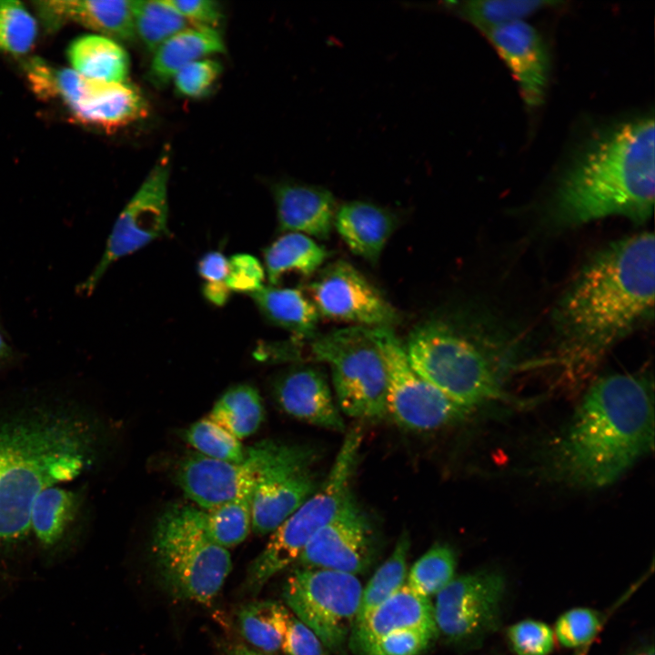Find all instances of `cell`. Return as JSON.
I'll return each mask as SVG.
<instances>
[{"label": "cell", "mask_w": 655, "mask_h": 655, "mask_svg": "<svg viewBox=\"0 0 655 655\" xmlns=\"http://www.w3.org/2000/svg\"><path fill=\"white\" fill-rule=\"evenodd\" d=\"M655 239L642 232L612 241L583 264L553 312L555 363L572 387L608 352L653 319Z\"/></svg>", "instance_id": "1"}, {"label": "cell", "mask_w": 655, "mask_h": 655, "mask_svg": "<svg viewBox=\"0 0 655 655\" xmlns=\"http://www.w3.org/2000/svg\"><path fill=\"white\" fill-rule=\"evenodd\" d=\"M654 444L653 383L645 374H613L590 385L568 427L551 444L546 469L578 488L608 486Z\"/></svg>", "instance_id": "2"}, {"label": "cell", "mask_w": 655, "mask_h": 655, "mask_svg": "<svg viewBox=\"0 0 655 655\" xmlns=\"http://www.w3.org/2000/svg\"><path fill=\"white\" fill-rule=\"evenodd\" d=\"M98 437L94 421L68 407L33 406L0 418V542L28 535L32 505L44 489L93 466Z\"/></svg>", "instance_id": "3"}, {"label": "cell", "mask_w": 655, "mask_h": 655, "mask_svg": "<svg viewBox=\"0 0 655 655\" xmlns=\"http://www.w3.org/2000/svg\"><path fill=\"white\" fill-rule=\"evenodd\" d=\"M654 133L653 115L645 114L590 137L550 197L551 224L569 228L610 216L646 222L654 206Z\"/></svg>", "instance_id": "4"}, {"label": "cell", "mask_w": 655, "mask_h": 655, "mask_svg": "<svg viewBox=\"0 0 655 655\" xmlns=\"http://www.w3.org/2000/svg\"><path fill=\"white\" fill-rule=\"evenodd\" d=\"M404 347L414 370L455 403L472 410L507 398L500 378L512 347L489 326L431 319Z\"/></svg>", "instance_id": "5"}, {"label": "cell", "mask_w": 655, "mask_h": 655, "mask_svg": "<svg viewBox=\"0 0 655 655\" xmlns=\"http://www.w3.org/2000/svg\"><path fill=\"white\" fill-rule=\"evenodd\" d=\"M203 510L176 503L157 518L151 549L162 581L175 597L209 603L220 591L231 568L227 549L207 534Z\"/></svg>", "instance_id": "6"}, {"label": "cell", "mask_w": 655, "mask_h": 655, "mask_svg": "<svg viewBox=\"0 0 655 655\" xmlns=\"http://www.w3.org/2000/svg\"><path fill=\"white\" fill-rule=\"evenodd\" d=\"M362 443L358 427L342 442L326 479L272 533L247 572V586L258 590L269 579L299 559L313 536L328 524L351 492V481Z\"/></svg>", "instance_id": "7"}, {"label": "cell", "mask_w": 655, "mask_h": 655, "mask_svg": "<svg viewBox=\"0 0 655 655\" xmlns=\"http://www.w3.org/2000/svg\"><path fill=\"white\" fill-rule=\"evenodd\" d=\"M315 360L330 367L339 409L375 420L388 414V373L376 328L351 326L320 335L310 345Z\"/></svg>", "instance_id": "8"}, {"label": "cell", "mask_w": 655, "mask_h": 655, "mask_svg": "<svg viewBox=\"0 0 655 655\" xmlns=\"http://www.w3.org/2000/svg\"><path fill=\"white\" fill-rule=\"evenodd\" d=\"M29 84L44 99L59 98L82 124L114 131L144 118L147 103L140 90L127 82L88 79L73 69H57L40 59L26 68Z\"/></svg>", "instance_id": "9"}, {"label": "cell", "mask_w": 655, "mask_h": 655, "mask_svg": "<svg viewBox=\"0 0 655 655\" xmlns=\"http://www.w3.org/2000/svg\"><path fill=\"white\" fill-rule=\"evenodd\" d=\"M305 446L261 441L247 448L240 463L194 453L181 461L176 481L189 499L207 510L253 494L261 480L297 456Z\"/></svg>", "instance_id": "10"}, {"label": "cell", "mask_w": 655, "mask_h": 655, "mask_svg": "<svg viewBox=\"0 0 655 655\" xmlns=\"http://www.w3.org/2000/svg\"><path fill=\"white\" fill-rule=\"evenodd\" d=\"M361 593L355 575L315 568L296 569L283 590L294 615L331 651L339 650L352 633Z\"/></svg>", "instance_id": "11"}, {"label": "cell", "mask_w": 655, "mask_h": 655, "mask_svg": "<svg viewBox=\"0 0 655 655\" xmlns=\"http://www.w3.org/2000/svg\"><path fill=\"white\" fill-rule=\"evenodd\" d=\"M170 170V151L166 147L118 216L101 258L77 287L79 294L91 295L115 262L169 233L167 186Z\"/></svg>", "instance_id": "12"}, {"label": "cell", "mask_w": 655, "mask_h": 655, "mask_svg": "<svg viewBox=\"0 0 655 655\" xmlns=\"http://www.w3.org/2000/svg\"><path fill=\"white\" fill-rule=\"evenodd\" d=\"M506 593V577L495 569L454 578L436 595L438 633L454 643L480 645L501 626Z\"/></svg>", "instance_id": "13"}, {"label": "cell", "mask_w": 655, "mask_h": 655, "mask_svg": "<svg viewBox=\"0 0 655 655\" xmlns=\"http://www.w3.org/2000/svg\"><path fill=\"white\" fill-rule=\"evenodd\" d=\"M376 330L388 373V414L399 426L432 430L458 422L472 411L452 401L414 370L392 328Z\"/></svg>", "instance_id": "14"}, {"label": "cell", "mask_w": 655, "mask_h": 655, "mask_svg": "<svg viewBox=\"0 0 655 655\" xmlns=\"http://www.w3.org/2000/svg\"><path fill=\"white\" fill-rule=\"evenodd\" d=\"M319 315L366 328H392L399 315L382 293L353 265L337 260L320 270L308 285Z\"/></svg>", "instance_id": "15"}, {"label": "cell", "mask_w": 655, "mask_h": 655, "mask_svg": "<svg viewBox=\"0 0 655 655\" xmlns=\"http://www.w3.org/2000/svg\"><path fill=\"white\" fill-rule=\"evenodd\" d=\"M371 555L370 522L351 493L331 520L309 540L298 559L305 568L356 576L368 568Z\"/></svg>", "instance_id": "16"}, {"label": "cell", "mask_w": 655, "mask_h": 655, "mask_svg": "<svg viewBox=\"0 0 655 655\" xmlns=\"http://www.w3.org/2000/svg\"><path fill=\"white\" fill-rule=\"evenodd\" d=\"M317 451L309 446L261 480L251 501V529L259 535L272 533L319 487L313 470Z\"/></svg>", "instance_id": "17"}, {"label": "cell", "mask_w": 655, "mask_h": 655, "mask_svg": "<svg viewBox=\"0 0 655 655\" xmlns=\"http://www.w3.org/2000/svg\"><path fill=\"white\" fill-rule=\"evenodd\" d=\"M483 34L510 69L524 102L530 107L539 106L546 95L550 63L537 29L521 20L492 27Z\"/></svg>", "instance_id": "18"}, {"label": "cell", "mask_w": 655, "mask_h": 655, "mask_svg": "<svg viewBox=\"0 0 655 655\" xmlns=\"http://www.w3.org/2000/svg\"><path fill=\"white\" fill-rule=\"evenodd\" d=\"M278 404L290 416L334 431L345 423L325 374L314 367H297L281 375L274 386Z\"/></svg>", "instance_id": "19"}, {"label": "cell", "mask_w": 655, "mask_h": 655, "mask_svg": "<svg viewBox=\"0 0 655 655\" xmlns=\"http://www.w3.org/2000/svg\"><path fill=\"white\" fill-rule=\"evenodd\" d=\"M278 230L317 239L329 237L337 212L330 190L320 186L280 181L272 186Z\"/></svg>", "instance_id": "20"}, {"label": "cell", "mask_w": 655, "mask_h": 655, "mask_svg": "<svg viewBox=\"0 0 655 655\" xmlns=\"http://www.w3.org/2000/svg\"><path fill=\"white\" fill-rule=\"evenodd\" d=\"M36 5L50 28L72 21L114 40L131 41L136 37L131 1L51 0Z\"/></svg>", "instance_id": "21"}, {"label": "cell", "mask_w": 655, "mask_h": 655, "mask_svg": "<svg viewBox=\"0 0 655 655\" xmlns=\"http://www.w3.org/2000/svg\"><path fill=\"white\" fill-rule=\"evenodd\" d=\"M334 226L351 252L377 263L394 232L397 218L383 207L353 200L338 207Z\"/></svg>", "instance_id": "22"}, {"label": "cell", "mask_w": 655, "mask_h": 655, "mask_svg": "<svg viewBox=\"0 0 655 655\" xmlns=\"http://www.w3.org/2000/svg\"><path fill=\"white\" fill-rule=\"evenodd\" d=\"M413 628L437 630L433 605L405 584L354 627L351 640L362 650L390 632Z\"/></svg>", "instance_id": "23"}, {"label": "cell", "mask_w": 655, "mask_h": 655, "mask_svg": "<svg viewBox=\"0 0 655 655\" xmlns=\"http://www.w3.org/2000/svg\"><path fill=\"white\" fill-rule=\"evenodd\" d=\"M225 51L224 40L217 30L190 26L172 35L153 52L147 80L156 87L164 86L186 66Z\"/></svg>", "instance_id": "24"}, {"label": "cell", "mask_w": 655, "mask_h": 655, "mask_svg": "<svg viewBox=\"0 0 655 655\" xmlns=\"http://www.w3.org/2000/svg\"><path fill=\"white\" fill-rule=\"evenodd\" d=\"M250 297L271 324L297 338L314 337L320 315L309 295L300 288L264 287Z\"/></svg>", "instance_id": "25"}, {"label": "cell", "mask_w": 655, "mask_h": 655, "mask_svg": "<svg viewBox=\"0 0 655 655\" xmlns=\"http://www.w3.org/2000/svg\"><path fill=\"white\" fill-rule=\"evenodd\" d=\"M82 505L79 492L59 485L44 489L35 499L29 528L45 549L58 546L76 521Z\"/></svg>", "instance_id": "26"}, {"label": "cell", "mask_w": 655, "mask_h": 655, "mask_svg": "<svg viewBox=\"0 0 655 655\" xmlns=\"http://www.w3.org/2000/svg\"><path fill=\"white\" fill-rule=\"evenodd\" d=\"M67 57L73 70L84 77L100 82H126L129 55L112 38L96 34L81 35L68 46Z\"/></svg>", "instance_id": "27"}, {"label": "cell", "mask_w": 655, "mask_h": 655, "mask_svg": "<svg viewBox=\"0 0 655 655\" xmlns=\"http://www.w3.org/2000/svg\"><path fill=\"white\" fill-rule=\"evenodd\" d=\"M327 257L324 246L300 233H286L264 249L266 273L272 286L278 285L288 274H315Z\"/></svg>", "instance_id": "28"}, {"label": "cell", "mask_w": 655, "mask_h": 655, "mask_svg": "<svg viewBox=\"0 0 655 655\" xmlns=\"http://www.w3.org/2000/svg\"><path fill=\"white\" fill-rule=\"evenodd\" d=\"M208 418L238 439L254 434L264 418L258 391L247 384L228 388L215 403Z\"/></svg>", "instance_id": "29"}, {"label": "cell", "mask_w": 655, "mask_h": 655, "mask_svg": "<svg viewBox=\"0 0 655 655\" xmlns=\"http://www.w3.org/2000/svg\"><path fill=\"white\" fill-rule=\"evenodd\" d=\"M409 548L410 539L408 532L405 531L396 542L390 556L362 589L359 610L354 627L362 622L372 610L406 584Z\"/></svg>", "instance_id": "30"}, {"label": "cell", "mask_w": 655, "mask_h": 655, "mask_svg": "<svg viewBox=\"0 0 655 655\" xmlns=\"http://www.w3.org/2000/svg\"><path fill=\"white\" fill-rule=\"evenodd\" d=\"M290 612L271 600L255 601L244 606L238 614L243 636L267 653L281 647L283 632Z\"/></svg>", "instance_id": "31"}, {"label": "cell", "mask_w": 655, "mask_h": 655, "mask_svg": "<svg viewBox=\"0 0 655 655\" xmlns=\"http://www.w3.org/2000/svg\"><path fill=\"white\" fill-rule=\"evenodd\" d=\"M450 7L482 33L504 24L521 21L530 15L552 6L556 1L478 0L449 2Z\"/></svg>", "instance_id": "32"}, {"label": "cell", "mask_w": 655, "mask_h": 655, "mask_svg": "<svg viewBox=\"0 0 655 655\" xmlns=\"http://www.w3.org/2000/svg\"><path fill=\"white\" fill-rule=\"evenodd\" d=\"M131 3L136 36L150 52L172 35L192 26L166 0Z\"/></svg>", "instance_id": "33"}, {"label": "cell", "mask_w": 655, "mask_h": 655, "mask_svg": "<svg viewBox=\"0 0 655 655\" xmlns=\"http://www.w3.org/2000/svg\"><path fill=\"white\" fill-rule=\"evenodd\" d=\"M252 495L202 509L204 529L214 542L227 549L246 539L251 529Z\"/></svg>", "instance_id": "34"}, {"label": "cell", "mask_w": 655, "mask_h": 655, "mask_svg": "<svg viewBox=\"0 0 655 655\" xmlns=\"http://www.w3.org/2000/svg\"><path fill=\"white\" fill-rule=\"evenodd\" d=\"M456 566L453 549L447 544L437 543L413 564L408 572L406 584L423 597L437 595L455 578Z\"/></svg>", "instance_id": "35"}, {"label": "cell", "mask_w": 655, "mask_h": 655, "mask_svg": "<svg viewBox=\"0 0 655 655\" xmlns=\"http://www.w3.org/2000/svg\"><path fill=\"white\" fill-rule=\"evenodd\" d=\"M184 438L199 454L210 458L231 463H240L246 458L247 448L240 439L208 417L193 423L185 431Z\"/></svg>", "instance_id": "36"}, {"label": "cell", "mask_w": 655, "mask_h": 655, "mask_svg": "<svg viewBox=\"0 0 655 655\" xmlns=\"http://www.w3.org/2000/svg\"><path fill=\"white\" fill-rule=\"evenodd\" d=\"M36 35V21L21 2L0 0L1 52L24 55L31 49Z\"/></svg>", "instance_id": "37"}, {"label": "cell", "mask_w": 655, "mask_h": 655, "mask_svg": "<svg viewBox=\"0 0 655 655\" xmlns=\"http://www.w3.org/2000/svg\"><path fill=\"white\" fill-rule=\"evenodd\" d=\"M605 618L604 614L590 608H573L558 618L553 632L563 647L582 648L594 640Z\"/></svg>", "instance_id": "38"}, {"label": "cell", "mask_w": 655, "mask_h": 655, "mask_svg": "<svg viewBox=\"0 0 655 655\" xmlns=\"http://www.w3.org/2000/svg\"><path fill=\"white\" fill-rule=\"evenodd\" d=\"M506 637L515 655H549L555 646L553 630L546 623L532 619L509 626Z\"/></svg>", "instance_id": "39"}, {"label": "cell", "mask_w": 655, "mask_h": 655, "mask_svg": "<svg viewBox=\"0 0 655 655\" xmlns=\"http://www.w3.org/2000/svg\"><path fill=\"white\" fill-rule=\"evenodd\" d=\"M435 629L413 628L390 632L362 650L365 655H418L435 638Z\"/></svg>", "instance_id": "40"}, {"label": "cell", "mask_w": 655, "mask_h": 655, "mask_svg": "<svg viewBox=\"0 0 655 655\" xmlns=\"http://www.w3.org/2000/svg\"><path fill=\"white\" fill-rule=\"evenodd\" d=\"M221 73V64L207 57L186 66L177 72L172 81L180 96L200 98L211 91Z\"/></svg>", "instance_id": "41"}, {"label": "cell", "mask_w": 655, "mask_h": 655, "mask_svg": "<svg viewBox=\"0 0 655 655\" xmlns=\"http://www.w3.org/2000/svg\"><path fill=\"white\" fill-rule=\"evenodd\" d=\"M265 269L260 261L249 254H235L228 259L225 280L231 291L252 295L264 287Z\"/></svg>", "instance_id": "42"}, {"label": "cell", "mask_w": 655, "mask_h": 655, "mask_svg": "<svg viewBox=\"0 0 655 655\" xmlns=\"http://www.w3.org/2000/svg\"><path fill=\"white\" fill-rule=\"evenodd\" d=\"M280 649L287 655H328L317 636L292 613L287 618Z\"/></svg>", "instance_id": "43"}, {"label": "cell", "mask_w": 655, "mask_h": 655, "mask_svg": "<svg viewBox=\"0 0 655 655\" xmlns=\"http://www.w3.org/2000/svg\"><path fill=\"white\" fill-rule=\"evenodd\" d=\"M192 26L217 30L222 21V7L213 0H166Z\"/></svg>", "instance_id": "44"}, {"label": "cell", "mask_w": 655, "mask_h": 655, "mask_svg": "<svg viewBox=\"0 0 655 655\" xmlns=\"http://www.w3.org/2000/svg\"><path fill=\"white\" fill-rule=\"evenodd\" d=\"M228 259L219 251L206 253L197 263V272L206 282H225Z\"/></svg>", "instance_id": "45"}, {"label": "cell", "mask_w": 655, "mask_h": 655, "mask_svg": "<svg viewBox=\"0 0 655 655\" xmlns=\"http://www.w3.org/2000/svg\"><path fill=\"white\" fill-rule=\"evenodd\" d=\"M202 291L205 298L215 306H224L231 294L225 282H205Z\"/></svg>", "instance_id": "46"}, {"label": "cell", "mask_w": 655, "mask_h": 655, "mask_svg": "<svg viewBox=\"0 0 655 655\" xmlns=\"http://www.w3.org/2000/svg\"><path fill=\"white\" fill-rule=\"evenodd\" d=\"M13 358V348L7 341L0 326V368L11 361Z\"/></svg>", "instance_id": "47"}, {"label": "cell", "mask_w": 655, "mask_h": 655, "mask_svg": "<svg viewBox=\"0 0 655 655\" xmlns=\"http://www.w3.org/2000/svg\"><path fill=\"white\" fill-rule=\"evenodd\" d=\"M622 655H654L653 642H644L635 648L629 650Z\"/></svg>", "instance_id": "48"}, {"label": "cell", "mask_w": 655, "mask_h": 655, "mask_svg": "<svg viewBox=\"0 0 655 655\" xmlns=\"http://www.w3.org/2000/svg\"><path fill=\"white\" fill-rule=\"evenodd\" d=\"M233 655H262V654L254 652V651H250V650H240Z\"/></svg>", "instance_id": "49"}]
</instances>
